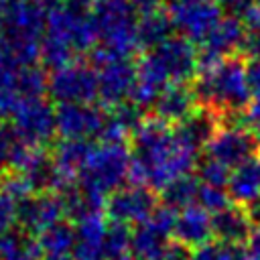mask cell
I'll return each instance as SVG.
<instances>
[{"label": "cell", "mask_w": 260, "mask_h": 260, "mask_svg": "<svg viewBox=\"0 0 260 260\" xmlns=\"http://www.w3.org/2000/svg\"><path fill=\"white\" fill-rule=\"evenodd\" d=\"M197 205L203 207L207 213L215 215V213L223 211L230 205V195L219 187L201 185L199 187V195H197Z\"/></svg>", "instance_id": "1f68e13d"}, {"label": "cell", "mask_w": 260, "mask_h": 260, "mask_svg": "<svg viewBox=\"0 0 260 260\" xmlns=\"http://www.w3.org/2000/svg\"><path fill=\"white\" fill-rule=\"evenodd\" d=\"M32 2H39L41 4V2H51V0H32Z\"/></svg>", "instance_id": "bcb514c9"}, {"label": "cell", "mask_w": 260, "mask_h": 260, "mask_svg": "<svg viewBox=\"0 0 260 260\" xmlns=\"http://www.w3.org/2000/svg\"><path fill=\"white\" fill-rule=\"evenodd\" d=\"M252 4H256V2L254 0H219V6H225L230 10V14L236 18H240Z\"/></svg>", "instance_id": "f35d334b"}, {"label": "cell", "mask_w": 260, "mask_h": 260, "mask_svg": "<svg viewBox=\"0 0 260 260\" xmlns=\"http://www.w3.org/2000/svg\"><path fill=\"white\" fill-rule=\"evenodd\" d=\"M130 242H132V232L128 225L122 223H112L108 225L106 242H104V260H122L130 252Z\"/></svg>", "instance_id": "f546056e"}, {"label": "cell", "mask_w": 260, "mask_h": 260, "mask_svg": "<svg viewBox=\"0 0 260 260\" xmlns=\"http://www.w3.org/2000/svg\"><path fill=\"white\" fill-rule=\"evenodd\" d=\"M47 89L59 104H89L98 98V73L85 63L71 61L53 69Z\"/></svg>", "instance_id": "ba28073f"}, {"label": "cell", "mask_w": 260, "mask_h": 260, "mask_svg": "<svg viewBox=\"0 0 260 260\" xmlns=\"http://www.w3.org/2000/svg\"><path fill=\"white\" fill-rule=\"evenodd\" d=\"M173 26L191 43H203L223 18L221 6L213 0H173L169 6Z\"/></svg>", "instance_id": "9c48e42d"}, {"label": "cell", "mask_w": 260, "mask_h": 260, "mask_svg": "<svg viewBox=\"0 0 260 260\" xmlns=\"http://www.w3.org/2000/svg\"><path fill=\"white\" fill-rule=\"evenodd\" d=\"M47 12L32 0H8L0 12V35L18 43H41Z\"/></svg>", "instance_id": "30bf717a"}, {"label": "cell", "mask_w": 260, "mask_h": 260, "mask_svg": "<svg viewBox=\"0 0 260 260\" xmlns=\"http://www.w3.org/2000/svg\"><path fill=\"white\" fill-rule=\"evenodd\" d=\"M240 260H256V258H254V256H250V254H244Z\"/></svg>", "instance_id": "ee69618b"}, {"label": "cell", "mask_w": 260, "mask_h": 260, "mask_svg": "<svg viewBox=\"0 0 260 260\" xmlns=\"http://www.w3.org/2000/svg\"><path fill=\"white\" fill-rule=\"evenodd\" d=\"M189 256H191L189 248H185V246L179 244V242H169V246H167V250L162 252L160 260H189Z\"/></svg>", "instance_id": "74e56055"}, {"label": "cell", "mask_w": 260, "mask_h": 260, "mask_svg": "<svg viewBox=\"0 0 260 260\" xmlns=\"http://www.w3.org/2000/svg\"><path fill=\"white\" fill-rule=\"evenodd\" d=\"M173 28L175 26L171 22L169 10L160 8L158 4L150 6L138 16V43L140 47H148L152 51L173 37Z\"/></svg>", "instance_id": "d4e9b609"}, {"label": "cell", "mask_w": 260, "mask_h": 260, "mask_svg": "<svg viewBox=\"0 0 260 260\" xmlns=\"http://www.w3.org/2000/svg\"><path fill=\"white\" fill-rule=\"evenodd\" d=\"M106 116L91 104H59L55 110L57 132L63 140H87L100 136Z\"/></svg>", "instance_id": "9a60e30c"}, {"label": "cell", "mask_w": 260, "mask_h": 260, "mask_svg": "<svg viewBox=\"0 0 260 260\" xmlns=\"http://www.w3.org/2000/svg\"><path fill=\"white\" fill-rule=\"evenodd\" d=\"M134 8H142V10H146V8H150V6H156L158 2L156 0H128Z\"/></svg>", "instance_id": "b9f144b4"}, {"label": "cell", "mask_w": 260, "mask_h": 260, "mask_svg": "<svg viewBox=\"0 0 260 260\" xmlns=\"http://www.w3.org/2000/svg\"><path fill=\"white\" fill-rule=\"evenodd\" d=\"M156 209V195L144 185H128L114 191L106 201V213L114 223L140 225Z\"/></svg>", "instance_id": "4fadbf2b"}, {"label": "cell", "mask_w": 260, "mask_h": 260, "mask_svg": "<svg viewBox=\"0 0 260 260\" xmlns=\"http://www.w3.org/2000/svg\"><path fill=\"white\" fill-rule=\"evenodd\" d=\"M144 122L140 108L134 104H120L114 108L112 114L106 116L100 138L102 142H110V144H122L126 136L134 134L140 124Z\"/></svg>", "instance_id": "cb8c5ba5"}, {"label": "cell", "mask_w": 260, "mask_h": 260, "mask_svg": "<svg viewBox=\"0 0 260 260\" xmlns=\"http://www.w3.org/2000/svg\"><path fill=\"white\" fill-rule=\"evenodd\" d=\"M35 244L39 248L41 258L65 260L69 258V254H73L75 248V228H71L67 221L53 223L35 238Z\"/></svg>", "instance_id": "484cf974"}, {"label": "cell", "mask_w": 260, "mask_h": 260, "mask_svg": "<svg viewBox=\"0 0 260 260\" xmlns=\"http://www.w3.org/2000/svg\"><path fill=\"white\" fill-rule=\"evenodd\" d=\"M175 242L183 244L185 248H199L209 242L213 236L211 230V213H207L199 205L185 207L177 213L175 230H173Z\"/></svg>", "instance_id": "ffe728a7"}, {"label": "cell", "mask_w": 260, "mask_h": 260, "mask_svg": "<svg viewBox=\"0 0 260 260\" xmlns=\"http://www.w3.org/2000/svg\"><path fill=\"white\" fill-rule=\"evenodd\" d=\"M132 154L124 144L102 142L91 146L79 175L77 189L95 205L106 207L108 197L130 179Z\"/></svg>", "instance_id": "7a4b0ae2"}, {"label": "cell", "mask_w": 260, "mask_h": 260, "mask_svg": "<svg viewBox=\"0 0 260 260\" xmlns=\"http://www.w3.org/2000/svg\"><path fill=\"white\" fill-rule=\"evenodd\" d=\"M230 169L223 167L221 162L217 160H211V158H205L199 167V177H201V185H209V187H228V181H230Z\"/></svg>", "instance_id": "d6a6232c"}, {"label": "cell", "mask_w": 260, "mask_h": 260, "mask_svg": "<svg viewBox=\"0 0 260 260\" xmlns=\"http://www.w3.org/2000/svg\"><path fill=\"white\" fill-rule=\"evenodd\" d=\"M215 132H217V114L203 108V110H195L189 118L177 124L175 136L183 146H187L197 154L199 148H205L209 144Z\"/></svg>", "instance_id": "7402d4cb"}, {"label": "cell", "mask_w": 260, "mask_h": 260, "mask_svg": "<svg viewBox=\"0 0 260 260\" xmlns=\"http://www.w3.org/2000/svg\"><path fill=\"white\" fill-rule=\"evenodd\" d=\"M8 110H10V106H8V102H6V100H4L2 95H0V118H2V116H4V114H6Z\"/></svg>", "instance_id": "7bdbcfd3"}, {"label": "cell", "mask_w": 260, "mask_h": 260, "mask_svg": "<svg viewBox=\"0 0 260 260\" xmlns=\"http://www.w3.org/2000/svg\"><path fill=\"white\" fill-rule=\"evenodd\" d=\"M28 148L30 146L22 142L12 128H0V169L16 171Z\"/></svg>", "instance_id": "f1b7e54d"}, {"label": "cell", "mask_w": 260, "mask_h": 260, "mask_svg": "<svg viewBox=\"0 0 260 260\" xmlns=\"http://www.w3.org/2000/svg\"><path fill=\"white\" fill-rule=\"evenodd\" d=\"M65 260H69V258H65Z\"/></svg>", "instance_id": "681fc988"}, {"label": "cell", "mask_w": 260, "mask_h": 260, "mask_svg": "<svg viewBox=\"0 0 260 260\" xmlns=\"http://www.w3.org/2000/svg\"><path fill=\"white\" fill-rule=\"evenodd\" d=\"M244 24L236 16H223L199 49V71H209L244 45Z\"/></svg>", "instance_id": "5bb4252c"}, {"label": "cell", "mask_w": 260, "mask_h": 260, "mask_svg": "<svg viewBox=\"0 0 260 260\" xmlns=\"http://www.w3.org/2000/svg\"><path fill=\"white\" fill-rule=\"evenodd\" d=\"M8 260H41V254H39V248H37L35 240H30V244H28L22 252L14 254V256L8 258Z\"/></svg>", "instance_id": "60d3db41"}, {"label": "cell", "mask_w": 260, "mask_h": 260, "mask_svg": "<svg viewBox=\"0 0 260 260\" xmlns=\"http://www.w3.org/2000/svg\"><path fill=\"white\" fill-rule=\"evenodd\" d=\"M108 221L104 211H91L75 219V260H104V242Z\"/></svg>", "instance_id": "ac0fdd59"}, {"label": "cell", "mask_w": 260, "mask_h": 260, "mask_svg": "<svg viewBox=\"0 0 260 260\" xmlns=\"http://www.w3.org/2000/svg\"><path fill=\"white\" fill-rule=\"evenodd\" d=\"M65 203L59 193H41L18 203V223L26 234L39 236L53 223L63 221Z\"/></svg>", "instance_id": "e0dca14e"}, {"label": "cell", "mask_w": 260, "mask_h": 260, "mask_svg": "<svg viewBox=\"0 0 260 260\" xmlns=\"http://www.w3.org/2000/svg\"><path fill=\"white\" fill-rule=\"evenodd\" d=\"M228 195L236 205L250 209L260 203V162L256 158L232 169L228 181Z\"/></svg>", "instance_id": "603a6c76"}, {"label": "cell", "mask_w": 260, "mask_h": 260, "mask_svg": "<svg viewBox=\"0 0 260 260\" xmlns=\"http://www.w3.org/2000/svg\"><path fill=\"white\" fill-rule=\"evenodd\" d=\"M195 98L211 112L238 114L252 102V89L246 79V65L240 59H225L209 71H201L195 89Z\"/></svg>", "instance_id": "3957f363"}, {"label": "cell", "mask_w": 260, "mask_h": 260, "mask_svg": "<svg viewBox=\"0 0 260 260\" xmlns=\"http://www.w3.org/2000/svg\"><path fill=\"white\" fill-rule=\"evenodd\" d=\"M134 150L130 162V181L148 189H165L175 179L189 175L195 165V152L183 146L175 130L158 118L144 120L132 134Z\"/></svg>", "instance_id": "6da1fadb"}, {"label": "cell", "mask_w": 260, "mask_h": 260, "mask_svg": "<svg viewBox=\"0 0 260 260\" xmlns=\"http://www.w3.org/2000/svg\"><path fill=\"white\" fill-rule=\"evenodd\" d=\"M199 181L191 175H185V177H179L175 179L171 185H167L162 189V201L167 207L171 209H185V207H191L195 205L197 201V195H199Z\"/></svg>", "instance_id": "83f0119b"}, {"label": "cell", "mask_w": 260, "mask_h": 260, "mask_svg": "<svg viewBox=\"0 0 260 260\" xmlns=\"http://www.w3.org/2000/svg\"><path fill=\"white\" fill-rule=\"evenodd\" d=\"M171 83H185L199 71V51L183 37H171L160 47L152 49Z\"/></svg>", "instance_id": "2e32d148"}, {"label": "cell", "mask_w": 260, "mask_h": 260, "mask_svg": "<svg viewBox=\"0 0 260 260\" xmlns=\"http://www.w3.org/2000/svg\"><path fill=\"white\" fill-rule=\"evenodd\" d=\"M16 219H18V203L0 189V236L12 232Z\"/></svg>", "instance_id": "e575fe53"}, {"label": "cell", "mask_w": 260, "mask_h": 260, "mask_svg": "<svg viewBox=\"0 0 260 260\" xmlns=\"http://www.w3.org/2000/svg\"><path fill=\"white\" fill-rule=\"evenodd\" d=\"M211 230L217 242L238 248L240 244L248 242L254 230V219L248 209L240 205H228L223 211L211 215Z\"/></svg>", "instance_id": "d6986e66"}, {"label": "cell", "mask_w": 260, "mask_h": 260, "mask_svg": "<svg viewBox=\"0 0 260 260\" xmlns=\"http://www.w3.org/2000/svg\"><path fill=\"white\" fill-rule=\"evenodd\" d=\"M45 37L67 45L73 53L87 51L98 41L93 14L85 8L71 6L65 0H51L47 10Z\"/></svg>", "instance_id": "5b68a950"}, {"label": "cell", "mask_w": 260, "mask_h": 260, "mask_svg": "<svg viewBox=\"0 0 260 260\" xmlns=\"http://www.w3.org/2000/svg\"><path fill=\"white\" fill-rule=\"evenodd\" d=\"M254 2H256V4H258V6H260V0H254Z\"/></svg>", "instance_id": "c3c4849f"}, {"label": "cell", "mask_w": 260, "mask_h": 260, "mask_svg": "<svg viewBox=\"0 0 260 260\" xmlns=\"http://www.w3.org/2000/svg\"><path fill=\"white\" fill-rule=\"evenodd\" d=\"M240 252L234 246L221 242H207L199 248H193L189 260H240Z\"/></svg>", "instance_id": "4dcf8cb0"}, {"label": "cell", "mask_w": 260, "mask_h": 260, "mask_svg": "<svg viewBox=\"0 0 260 260\" xmlns=\"http://www.w3.org/2000/svg\"><path fill=\"white\" fill-rule=\"evenodd\" d=\"M12 130L28 146H39L49 142L57 132L55 110L41 98H24L12 106Z\"/></svg>", "instance_id": "8992f818"}, {"label": "cell", "mask_w": 260, "mask_h": 260, "mask_svg": "<svg viewBox=\"0 0 260 260\" xmlns=\"http://www.w3.org/2000/svg\"><path fill=\"white\" fill-rule=\"evenodd\" d=\"M169 234H165L160 228H156L150 219L136 225L132 232L130 252L134 260H160L162 252L169 246Z\"/></svg>", "instance_id": "4316f807"}, {"label": "cell", "mask_w": 260, "mask_h": 260, "mask_svg": "<svg viewBox=\"0 0 260 260\" xmlns=\"http://www.w3.org/2000/svg\"><path fill=\"white\" fill-rule=\"evenodd\" d=\"M93 59L98 63V98L102 104L112 108L124 104L136 83V65H132L130 59L112 57L102 49L93 53Z\"/></svg>", "instance_id": "52a82bcc"}, {"label": "cell", "mask_w": 260, "mask_h": 260, "mask_svg": "<svg viewBox=\"0 0 260 260\" xmlns=\"http://www.w3.org/2000/svg\"><path fill=\"white\" fill-rule=\"evenodd\" d=\"M246 244H248V254L254 256L256 260H260V219L254 221V230Z\"/></svg>", "instance_id": "ab89813d"}, {"label": "cell", "mask_w": 260, "mask_h": 260, "mask_svg": "<svg viewBox=\"0 0 260 260\" xmlns=\"http://www.w3.org/2000/svg\"><path fill=\"white\" fill-rule=\"evenodd\" d=\"M122 260H134V258H132V256H126V258H122Z\"/></svg>", "instance_id": "7dc6e473"}, {"label": "cell", "mask_w": 260, "mask_h": 260, "mask_svg": "<svg viewBox=\"0 0 260 260\" xmlns=\"http://www.w3.org/2000/svg\"><path fill=\"white\" fill-rule=\"evenodd\" d=\"M246 79L252 89V95L260 93V59H248L246 63Z\"/></svg>", "instance_id": "8d00e7d4"}, {"label": "cell", "mask_w": 260, "mask_h": 260, "mask_svg": "<svg viewBox=\"0 0 260 260\" xmlns=\"http://www.w3.org/2000/svg\"><path fill=\"white\" fill-rule=\"evenodd\" d=\"M6 2H8V0H0V12H2V8L6 6Z\"/></svg>", "instance_id": "f6af8a7d"}, {"label": "cell", "mask_w": 260, "mask_h": 260, "mask_svg": "<svg viewBox=\"0 0 260 260\" xmlns=\"http://www.w3.org/2000/svg\"><path fill=\"white\" fill-rule=\"evenodd\" d=\"M41 57V43H18L0 35V95L10 110L18 100V83L26 67Z\"/></svg>", "instance_id": "8fae6325"}, {"label": "cell", "mask_w": 260, "mask_h": 260, "mask_svg": "<svg viewBox=\"0 0 260 260\" xmlns=\"http://www.w3.org/2000/svg\"><path fill=\"white\" fill-rule=\"evenodd\" d=\"M246 120H248V124L252 126L254 136H256V140H258V144H260V93L252 95V102H250V106H248Z\"/></svg>", "instance_id": "d590c367"}, {"label": "cell", "mask_w": 260, "mask_h": 260, "mask_svg": "<svg viewBox=\"0 0 260 260\" xmlns=\"http://www.w3.org/2000/svg\"><path fill=\"white\" fill-rule=\"evenodd\" d=\"M195 93L185 83H169L162 87L154 102V112L160 122H177L181 124L185 118H189L195 112Z\"/></svg>", "instance_id": "44dd1931"}, {"label": "cell", "mask_w": 260, "mask_h": 260, "mask_svg": "<svg viewBox=\"0 0 260 260\" xmlns=\"http://www.w3.org/2000/svg\"><path fill=\"white\" fill-rule=\"evenodd\" d=\"M93 22L102 51L112 57L130 59L138 43V16L128 0H98L93 6Z\"/></svg>", "instance_id": "277c9868"}, {"label": "cell", "mask_w": 260, "mask_h": 260, "mask_svg": "<svg viewBox=\"0 0 260 260\" xmlns=\"http://www.w3.org/2000/svg\"><path fill=\"white\" fill-rule=\"evenodd\" d=\"M258 148L256 136L242 124H225L223 128H217L209 144L205 146L207 158L221 162L228 169H236L248 160L254 158Z\"/></svg>", "instance_id": "7c38bea8"}, {"label": "cell", "mask_w": 260, "mask_h": 260, "mask_svg": "<svg viewBox=\"0 0 260 260\" xmlns=\"http://www.w3.org/2000/svg\"><path fill=\"white\" fill-rule=\"evenodd\" d=\"M0 189L6 193V195H10L16 203H22L24 199H28V197H32V185L20 175V173H10L8 177H4L2 179V183H0Z\"/></svg>", "instance_id": "836d02e7"}]
</instances>
